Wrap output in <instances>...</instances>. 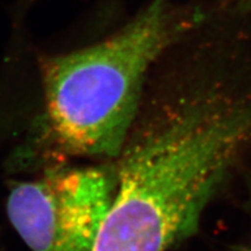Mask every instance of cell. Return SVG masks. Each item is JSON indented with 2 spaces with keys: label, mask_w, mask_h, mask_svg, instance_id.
<instances>
[{
  "label": "cell",
  "mask_w": 251,
  "mask_h": 251,
  "mask_svg": "<svg viewBox=\"0 0 251 251\" xmlns=\"http://www.w3.org/2000/svg\"><path fill=\"white\" fill-rule=\"evenodd\" d=\"M117 184L115 166L51 169L12 188L8 218L33 251H92Z\"/></svg>",
  "instance_id": "obj_3"
},
{
  "label": "cell",
  "mask_w": 251,
  "mask_h": 251,
  "mask_svg": "<svg viewBox=\"0 0 251 251\" xmlns=\"http://www.w3.org/2000/svg\"><path fill=\"white\" fill-rule=\"evenodd\" d=\"M227 1L235 2V4H240L243 6H250L251 7V0H227Z\"/></svg>",
  "instance_id": "obj_4"
},
{
  "label": "cell",
  "mask_w": 251,
  "mask_h": 251,
  "mask_svg": "<svg viewBox=\"0 0 251 251\" xmlns=\"http://www.w3.org/2000/svg\"><path fill=\"white\" fill-rule=\"evenodd\" d=\"M176 0H150L101 42L41 62L48 122L62 150L117 158L136 118L150 71L199 14Z\"/></svg>",
  "instance_id": "obj_2"
},
{
  "label": "cell",
  "mask_w": 251,
  "mask_h": 251,
  "mask_svg": "<svg viewBox=\"0 0 251 251\" xmlns=\"http://www.w3.org/2000/svg\"><path fill=\"white\" fill-rule=\"evenodd\" d=\"M247 251H251V249H249V250H247Z\"/></svg>",
  "instance_id": "obj_5"
},
{
  "label": "cell",
  "mask_w": 251,
  "mask_h": 251,
  "mask_svg": "<svg viewBox=\"0 0 251 251\" xmlns=\"http://www.w3.org/2000/svg\"><path fill=\"white\" fill-rule=\"evenodd\" d=\"M251 149V7L200 9L150 71L92 251H166Z\"/></svg>",
  "instance_id": "obj_1"
}]
</instances>
